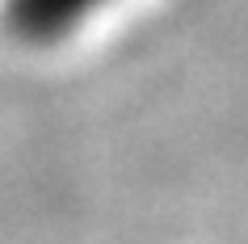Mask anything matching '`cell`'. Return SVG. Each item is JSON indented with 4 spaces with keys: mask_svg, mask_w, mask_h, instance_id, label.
Returning a JSON list of instances; mask_svg holds the SVG:
<instances>
[{
    "mask_svg": "<svg viewBox=\"0 0 248 244\" xmlns=\"http://www.w3.org/2000/svg\"><path fill=\"white\" fill-rule=\"evenodd\" d=\"M109 4L114 0H4V21L21 42L51 47L76 34L89 17H97Z\"/></svg>",
    "mask_w": 248,
    "mask_h": 244,
    "instance_id": "1",
    "label": "cell"
}]
</instances>
